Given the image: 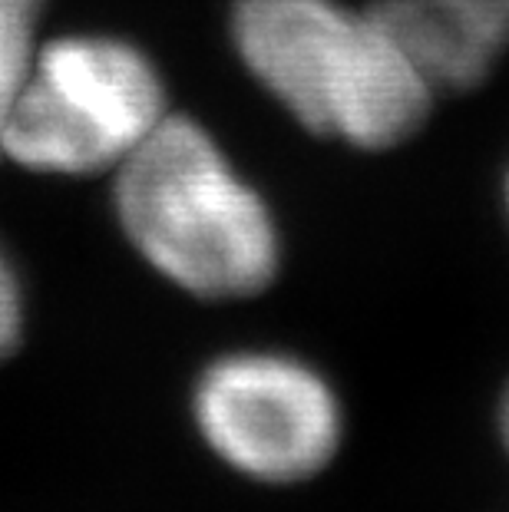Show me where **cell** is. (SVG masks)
I'll list each match as a JSON object with an SVG mask.
<instances>
[{
	"label": "cell",
	"mask_w": 509,
	"mask_h": 512,
	"mask_svg": "<svg viewBox=\"0 0 509 512\" xmlns=\"http://www.w3.org/2000/svg\"><path fill=\"white\" fill-rule=\"evenodd\" d=\"M506 202H509V179H506Z\"/></svg>",
	"instance_id": "10"
},
{
	"label": "cell",
	"mask_w": 509,
	"mask_h": 512,
	"mask_svg": "<svg viewBox=\"0 0 509 512\" xmlns=\"http://www.w3.org/2000/svg\"><path fill=\"white\" fill-rule=\"evenodd\" d=\"M24 334V291L10 258L0 252V361L14 351Z\"/></svg>",
	"instance_id": "7"
},
{
	"label": "cell",
	"mask_w": 509,
	"mask_h": 512,
	"mask_svg": "<svg viewBox=\"0 0 509 512\" xmlns=\"http://www.w3.org/2000/svg\"><path fill=\"white\" fill-rule=\"evenodd\" d=\"M232 37L255 80L318 136L391 149L430 116L433 90L367 7L238 0Z\"/></svg>",
	"instance_id": "1"
},
{
	"label": "cell",
	"mask_w": 509,
	"mask_h": 512,
	"mask_svg": "<svg viewBox=\"0 0 509 512\" xmlns=\"http://www.w3.org/2000/svg\"><path fill=\"white\" fill-rule=\"evenodd\" d=\"M40 10L43 0H0V156H4L10 110L37 57Z\"/></svg>",
	"instance_id": "6"
},
{
	"label": "cell",
	"mask_w": 509,
	"mask_h": 512,
	"mask_svg": "<svg viewBox=\"0 0 509 512\" xmlns=\"http://www.w3.org/2000/svg\"><path fill=\"white\" fill-rule=\"evenodd\" d=\"M196 423L232 470L262 483L321 473L341 443L331 387L285 354L248 351L215 361L196 387Z\"/></svg>",
	"instance_id": "4"
},
{
	"label": "cell",
	"mask_w": 509,
	"mask_h": 512,
	"mask_svg": "<svg viewBox=\"0 0 509 512\" xmlns=\"http://www.w3.org/2000/svg\"><path fill=\"white\" fill-rule=\"evenodd\" d=\"M166 90L136 47L63 37L37 47L7 119L4 156L50 176L119 169L166 119Z\"/></svg>",
	"instance_id": "3"
},
{
	"label": "cell",
	"mask_w": 509,
	"mask_h": 512,
	"mask_svg": "<svg viewBox=\"0 0 509 512\" xmlns=\"http://www.w3.org/2000/svg\"><path fill=\"white\" fill-rule=\"evenodd\" d=\"M467 4L480 7V10H486V14L500 17V20H506V24H509V0H467Z\"/></svg>",
	"instance_id": "8"
},
{
	"label": "cell",
	"mask_w": 509,
	"mask_h": 512,
	"mask_svg": "<svg viewBox=\"0 0 509 512\" xmlns=\"http://www.w3.org/2000/svg\"><path fill=\"white\" fill-rule=\"evenodd\" d=\"M371 14L433 93L483 83L509 47V24L467 0H371Z\"/></svg>",
	"instance_id": "5"
},
{
	"label": "cell",
	"mask_w": 509,
	"mask_h": 512,
	"mask_svg": "<svg viewBox=\"0 0 509 512\" xmlns=\"http://www.w3.org/2000/svg\"><path fill=\"white\" fill-rule=\"evenodd\" d=\"M116 212L136 252L199 298H248L278 271L272 212L196 119L166 116L116 169Z\"/></svg>",
	"instance_id": "2"
},
{
	"label": "cell",
	"mask_w": 509,
	"mask_h": 512,
	"mask_svg": "<svg viewBox=\"0 0 509 512\" xmlns=\"http://www.w3.org/2000/svg\"><path fill=\"white\" fill-rule=\"evenodd\" d=\"M503 440L509 446V390H506V400H503Z\"/></svg>",
	"instance_id": "9"
}]
</instances>
